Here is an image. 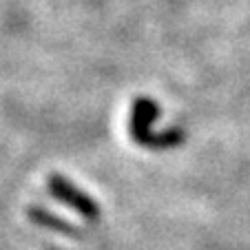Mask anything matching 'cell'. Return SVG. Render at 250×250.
I'll use <instances>...</instances> for the list:
<instances>
[{"label":"cell","mask_w":250,"mask_h":250,"mask_svg":"<svg viewBox=\"0 0 250 250\" xmlns=\"http://www.w3.org/2000/svg\"><path fill=\"white\" fill-rule=\"evenodd\" d=\"M157 118H160V106L155 100H151L148 95H140L133 100L131 118H128V133H131L133 142L144 148H153V151L180 146L186 140V133L182 128H166L162 133L153 131V124L157 122Z\"/></svg>","instance_id":"cell-1"},{"label":"cell","mask_w":250,"mask_h":250,"mask_svg":"<svg viewBox=\"0 0 250 250\" xmlns=\"http://www.w3.org/2000/svg\"><path fill=\"white\" fill-rule=\"evenodd\" d=\"M47 190L53 199H58L60 204L69 206L71 210H76L78 215H82L89 222H98L102 210H100L98 202L91 197L89 193H84L82 188H78L76 184L62 175H51L47 182Z\"/></svg>","instance_id":"cell-2"},{"label":"cell","mask_w":250,"mask_h":250,"mask_svg":"<svg viewBox=\"0 0 250 250\" xmlns=\"http://www.w3.org/2000/svg\"><path fill=\"white\" fill-rule=\"evenodd\" d=\"M27 215H29V219H31L33 224H38V226H42V228H49V230L60 232V235L78 237V228L73 226V224L64 222L62 217H58V215H53V212H49L47 208H42V206H31L27 210Z\"/></svg>","instance_id":"cell-3"}]
</instances>
